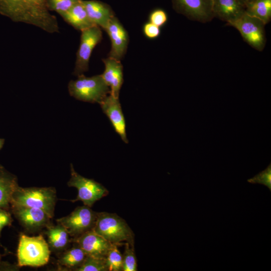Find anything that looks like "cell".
<instances>
[{
    "instance_id": "1",
    "label": "cell",
    "mask_w": 271,
    "mask_h": 271,
    "mask_svg": "<svg viewBox=\"0 0 271 271\" xmlns=\"http://www.w3.org/2000/svg\"><path fill=\"white\" fill-rule=\"evenodd\" d=\"M0 14L14 22L36 26L49 33L59 31L57 18L50 14L46 0H0Z\"/></svg>"
},
{
    "instance_id": "2",
    "label": "cell",
    "mask_w": 271,
    "mask_h": 271,
    "mask_svg": "<svg viewBox=\"0 0 271 271\" xmlns=\"http://www.w3.org/2000/svg\"><path fill=\"white\" fill-rule=\"evenodd\" d=\"M112 244L117 246L128 243L134 246V234L124 219L114 213H97L92 229Z\"/></svg>"
},
{
    "instance_id": "3",
    "label": "cell",
    "mask_w": 271,
    "mask_h": 271,
    "mask_svg": "<svg viewBox=\"0 0 271 271\" xmlns=\"http://www.w3.org/2000/svg\"><path fill=\"white\" fill-rule=\"evenodd\" d=\"M56 200V191L54 188H23L18 186L13 193L11 205L39 208L52 218Z\"/></svg>"
},
{
    "instance_id": "4",
    "label": "cell",
    "mask_w": 271,
    "mask_h": 271,
    "mask_svg": "<svg viewBox=\"0 0 271 271\" xmlns=\"http://www.w3.org/2000/svg\"><path fill=\"white\" fill-rule=\"evenodd\" d=\"M51 251L42 235L29 236L21 234L17 249L18 265L38 267L47 264Z\"/></svg>"
},
{
    "instance_id": "5",
    "label": "cell",
    "mask_w": 271,
    "mask_h": 271,
    "mask_svg": "<svg viewBox=\"0 0 271 271\" xmlns=\"http://www.w3.org/2000/svg\"><path fill=\"white\" fill-rule=\"evenodd\" d=\"M68 91L71 96L78 100L98 103L110 92L101 75L89 77L80 75L76 80L69 82Z\"/></svg>"
},
{
    "instance_id": "6",
    "label": "cell",
    "mask_w": 271,
    "mask_h": 271,
    "mask_svg": "<svg viewBox=\"0 0 271 271\" xmlns=\"http://www.w3.org/2000/svg\"><path fill=\"white\" fill-rule=\"evenodd\" d=\"M70 172L67 185L76 188L78 191L76 199L71 201H81L84 205L91 207L97 201L108 194L109 191L101 184L77 173L72 164L70 165Z\"/></svg>"
},
{
    "instance_id": "7",
    "label": "cell",
    "mask_w": 271,
    "mask_h": 271,
    "mask_svg": "<svg viewBox=\"0 0 271 271\" xmlns=\"http://www.w3.org/2000/svg\"><path fill=\"white\" fill-rule=\"evenodd\" d=\"M91 208L85 205L78 206L69 215L57 219L56 222L66 228L70 237L77 238L92 230L95 225L98 212Z\"/></svg>"
},
{
    "instance_id": "8",
    "label": "cell",
    "mask_w": 271,
    "mask_h": 271,
    "mask_svg": "<svg viewBox=\"0 0 271 271\" xmlns=\"http://www.w3.org/2000/svg\"><path fill=\"white\" fill-rule=\"evenodd\" d=\"M265 25L260 20L245 13L229 26L236 29L244 40L251 47L261 51L266 43Z\"/></svg>"
},
{
    "instance_id": "9",
    "label": "cell",
    "mask_w": 271,
    "mask_h": 271,
    "mask_svg": "<svg viewBox=\"0 0 271 271\" xmlns=\"http://www.w3.org/2000/svg\"><path fill=\"white\" fill-rule=\"evenodd\" d=\"M102 39L101 28L96 25L81 31L73 73L75 75L78 76L83 74L88 70L89 61L92 51Z\"/></svg>"
},
{
    "instance_id": "10",
    "label": "cell",
    "mask_w": 271,
    "mask_h": 271,
    "mask_svg": "<svg viewBox=\"0 0 271 271\" xmlns=\"http://www.w3.org/2000/svg\"><path fill=\"white\" fill-rule=\"evenodd\" d=\"M174 10L192 21L205 23L214 18L213 0H172Z\"/></svg>"
},
{
    "instance_id": "11",
    "label": "cell",
    "mask_w": 271,
    "mask_h": 271,
    "mask_svg": "<svg viewBox=\"0 0 271 271\" xmlns=\"http://www.w3.org/2000/svg\"><path fill=\"white\" fill-rule=\"evenodd\" d=\"M99 104L103 112L109 119L115 131L120 136L123 142L128 144L125 120L119 98L109 94Z\"/></svg>"
},
{
    "instance_id": "12",
    "label": "cell",
    "mask_w": 271,
    "mask_h": 271,
    "mask_svg": "<svg viewBox=\"0 0 271 271\" xmlns=\"http://www.w3.org/2000/svg\"><path fill=\"white\" fill-rule=\"evenodd\" d=\"M12 206L15 216L27 229L38 230L50 223L51 218L42 209L24 206Z\"/></svg>"
},
{
    "instance_id": "13",
    "label": "cell",
    "mask_w": 271,
    "mask_h": 271,
    "mask_svg": "<svg viewBox=\"0 0 271 271\" xmlns=\"http://www.w3.org/2000/svg\"><path fill=\"white\" fill-rule=\"evenodd\" d=\"M72 240L83 250L86 255L99 258H105L113 245L93 230Z\"/></svg>"
},
{
    "instance_id": "14",
    "label": "cell",
    "mask_w": 271,
    "mask_h": 271,
    "mask_svg": "<svg viewBox=\"0 0 271 271\" xmlns=\"http://www.w3.org/2000/svg\"><path fill=\"white\" fill-rule=\"evenodd\" d=\"M105 31L111 41L108 57L120 61L127 48L128 36L126 31L115 16L110 19Z\"/></svg>"
},
{
    "instance_id": "15",
    "label": "cell",
    "mask_w": 271,
    "mask_h": 271,
    "mask_svg": "<svg viewBox=\"0 0 271 271\" xmlns=\"http://www.w3.org/2000/svg\"><path fill=\"white\" fill-rule=\"evenodd\" d=\"M102 61L105 65V69L101 75L110 88V94L119 98L120 90L123 82V67L120 61L109 57L102 59Z\"/></svg>"
},
{
    "instance_id": "16",
    "label": "cell",
    "mask_w": 271,
    "mask_h": 271,
    "mask_svg": "<svg viewBox=\"0 0 271 271\" xmlns=\"http://www.w3.org/2000/svg\"><path fill=\"white\" fill-rule=\"evenodd\" d=\"M214 18L227 23L235 22L245 14V8L238 0H213Z\"/></svg>"
},
{
    "instance_id": "17",
    "label": "cell",
    "mask_w": 271,
    "mask_h": 271,
    "mask_svg": "<svg viewBox=\"0 0 271 271\" xmlns=\"http://www.w3.org/2000/svg\"><path fill=\"white\" fill-rule=\"evenodd\" d=\"M82 2L90 20L95 25L105 30L110 19L114 16L111 8L96 0H82Z\"/></svg>"
},
{
    "instance_id": "18",
    "label": "cell",
    "mask_w": 271,
    "mask_h": 271,
    "mask_svg": "<svg viewBox=\"0 0 271 271\" xmlns=\"http://www.w3.org/2000/svg\"><path fill=\"white\" fill-rule=\"evenodd\" d=\"M45 234L48 238V244L50 248L56 251L65 250L72 239L66 228L61 224L57 223L54 225L46 226Z\"/></svg>"
},
{
    "instance_id": "19",
    "label": "cell",
    "mask_w": 271,
    "mask_h": 271,
    "mask_svg": "<svg viewBox=\"0 0 271 271\" xmlns=\"http://www.w3.org/2000/svg\"><path fill=\"white\" fill-rule=\"evenodd\" d=\"M61 17L66 23L81 32L95 26L89 19L82 0H80Z\"/></svg>"
},
{
    "instance_id": "20",
    "label": "cell",
    "mask_w": 271,
    "mask_h": 271,
    "mask_svg": "<svg viewBox=\"0 0 271 271\" xmlns=\"http://www.w3.org/2000/svg\"><path fill=\"white\" fill-rule=\"evenodd\" d=\"M74 243L72 247L65 250L58 260L59 265L72 270L80 265L86 256L83 250L76 243Z\"/></svg>"
},
{
    "instance_id": "21",
    "label": "cell",
    "mask_w": 271,
    "mask_h": 271,
    "mask_svg": "<svg viewBox=\"0 0 271 271\" xmlns=\"http://www.w3.org/2000/svg\"><path fill=\"white\" fill-rule=\"evenodd\" d=\"M18 186L15 177L0 173V208H5L11 204L13 193Z\"/></svg>"
},
{
    "instance_id": "22",
    "label": "cell",
    "mask_w": 271,
    "mask_h": 271,
    "mask_svg": "<svg viewBox=\"0 0 271 271\" xmlns=\"http://www.w3.org/2000/svg\"><path fill=\"white\" fill-rule=\"evenodd\" d=\"M245 13L258 18L265 25L271 19V0H254L245 8Z\"/></svg>"
},
{
    "instance_id": "23",
    "label": "cell",
    "mask_w": 271,
    "mask_h": 271,
    "mask_svg": "<svg viewBox=\"0 0 271 271\" xmlns=\"http://www.w3.org/2000/svg\"><path fill=\"white\" fill-rule=\"evenodd\" d=\"M108 271H122V254L118 249V246L112 245L105 258Z\"/></svg>"
},
{
    "instance_id": "24",
    "label": "cell",
    "mask_w": 271,
    "mask_h": 271,
    "mask_svg": "<svg viewBox=\"0 0 271 271\" xmlns=\"http://www.w3.org/2000/svg\"><path fill=\"white\" fill-rule=\"evenodd\" d=\"M75 271H108L105 258L86 255L80 265Z\"/></svg>"
},
{
    "instance_id": "25",
    "label": "cell",
    "mask_w": 271,
    "mask_h": 271,
    "mask_svg": "<svg viewBox=\"0 0 271 271\" xmlns=\"http://www.w3.org/2000/svg\"><path fill=\"white\" fill-rule=\"evenodd\" d=\"M124 246V251L122 254V271H137V260L134 246L128 243H125Z\"/></svg>"
},
{
    "instance_id": "26",
    "label": "cell",
    "mask_w": 271,
    "mask_h": 271,
    "mask_svg": "<svg viewBox=\"0 0 271 271\" xmlns=\"http://www.w3.org/2000/svg\"><path fill=\"white\" fill-rule=\"evenodd\" d=\"M80 0H46L49 11H55L62 16Z\"/></svg>"
},
{
    "instance_id": "27",
    "label": "cell",
    "mask_w": 271,
    "mask_h": 271,
    "mask_svg": "<svg viewBox=\"0 0 271 271\" xmlns=\"http://www.w3.org/2000/svg\"><path fill=\"white\" fill-rule=\"evenodd\" d=\"M251 184H259L266 186L271 191V163L263 171L247 180Z\"/></svg>"
},
{
    "instance_id": "28",
    "label": "cell",
    "mask_w": 271,
    "mask_h": 271,
    "mask_svg": "<svg viewBox=\"0 0 271 271\" xmlns=\"http://www.w3.org/2000/svg\"><path fill=\"white\" fill-rule=\"evenodd\" d=\"M167 20V13L162 9H155L149 15V22L159 27L163 26Z\"/></svg>"
},
{
    "instance_id": "29",
    "label": "cell",
    "mask_w": 271,
    "mask_h": 271,
    "mask_svg": "<svg viewBox=\"0 0 271 271\" xmlns=\"http://www.w3.org/2000/svg\"><path fill=\"white\" fill-rule=\"evenodd\" d=\"M144 35L149 39H155L160 34V27L150 23H146L143 27Z\"/></svg>"
},
{
    "instance_id": "30",
    "label": "cell",
    "mask_w": 271,
    "mask_h": 271,
    "mask_svg": "<svg viewBox=\"0 0 271 271\" xmlns=\"http://www.w3.org/2000/svg\"><path fill=\"white\" fill-rule=\"evenodd\" d=\"M12 221L11 214L4 208H0V235L3 229L5 226L10 225Z\"/></svg>"
},
{
    "instance_id": "31",
    "label": "cell",
    "mask_w": 271,
    "mask_h": 271,
    "mask_svg": "<svg viewBox=\"0 0 271 271\" xmlns=\"http://www.w3.org/2000/svg\"><path fill=\"white\" fill-rule=\"evenodd\" d=\"M254 0H238L239 3L244 8Z\"/></svg>"
},
{
    "instance_id": "32",
    "label": "cell",
    "mask_w": 271,
    "mask_h": 271,
    "mask_svg": "<svg viewBox=\"0 0 271 271\" xmlns=\"http://www.w3.org/2000/svg\"><path fill=\"white\" fill-rule=\"evenodd\" d=\"M3 144H4V140L0 139V149L3 147Z\"/></svg>"
},
{
    "instance_id": "33",
    "label": "cell",
    "mask_w": 271,
    "mask_h": 271,
    "mask_svg": "<svg viewBox=\"0 0 271 271\" xmlns=\"http://www.w3.org/2000/svg\"><path fill=\"white\" fill-rule=\"evenodd\" d=\"M0 258H1V256H0Z\"/></svg>"
}]
</instances>
